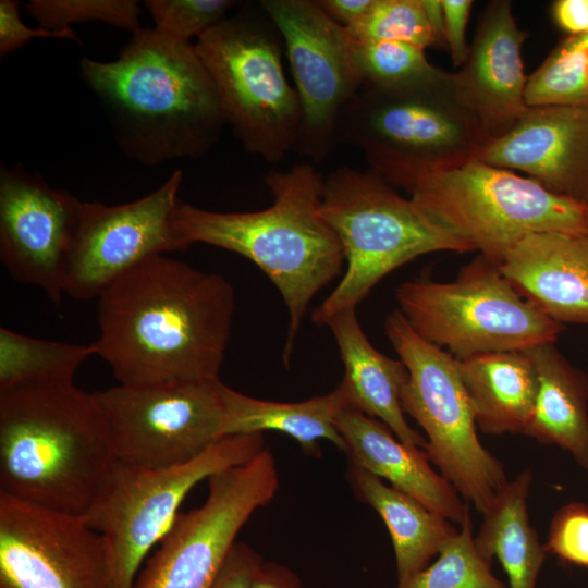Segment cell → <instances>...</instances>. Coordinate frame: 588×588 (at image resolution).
Returning <instances> with one entry per match:
<instances>
[{"instance_id": "cell-1", "label": "cell", "mask_w": 588, "mask_h": 588, "mask_svg": "<svg viewBox=\"0 0 588 588\" xmlns=\"http://www.w3.org/2000/svg\"><path fill=\"white\" fill-rule=\"evenodd\" d=\"M235 311L221 274L154 255L97 298L95 355L121 384L219 379Z\"/></svg>"}, {"instance_id": "cell-2", "label": "cell", "mask_w": 588, "mask_h": 588, "mask_svg": "<svg viewBox=\"0 0 588 588\" xmlns=\"http://www.w3.org/2000/svg\"><path fill=\"white\" fill-rule=\"evenodd\" d=\"M79 74L120 149L140 164L203 157L226 125L195 44L155 27L132 34L113 61L82 58Z\"/></svg>"}, {"instance_id": "cell-3", "label": "cell", "mask_w": 588, "mask_h": 588, "mask_svg": "<svg viewBox=\"0 0 588 588\" xmlns=\"http://www.w3.org/2000/svg\"><path fill=\"white\" fill-rule=\"evenodd\" d=\"M272 204L258 211L218 212L180 203L174 225L191 246L204 243L236 253L271 280L289 311L283 352L287 365L314 296L341 274V243L321 213L324 179L310 162L264 177Z\"/></svg>"}, {"instance_id": "cell-4", "label": "cell", "mask_w": 588, "mask_h": 588, "mask_svg": "<svg viewBox=\"0 0 588 588\" xmlns=\"http://www.w3.org/2000/svg\"><path fill=\"white\" fill-rule=\"evenodd\" d=\"M114 462L93 393L74 382L0 391V493L84 516Z\"/></svg>"}, {"instance_id": "cell-5", "label": "cell", "mask_w": 588, "mask_h": 588, "mask_svg": "<svg viewBox=\"0 0 588 588\" xmlns=\"http://www.w3.org/2000/svg\"><path fill=\"white\" fill-rule=\"evenodd\" d=\"M336 138L360 149L392 186L476 159L489 140L446 71L403 86L363 85L341 114Z\"/></svg>"}, {"instance_id": "cell-6", "label": "cell", "mask_w": 588, "mask_h": 588, "mask_svg": "<svg viewBox=\"0 0 588 588\" xmlns=\"http://www.w3.org/2000/svg\"><path fill=\"white\" fill-rule=\"evenodd\" d=\"M321 213L341 243L346 270L313 311L317 326H326L343 310L356 309L379 281L421 255L473 252L371 168L334 169L323 182Z\"/></svg>"}, {"instance_id": "cell-7", "label": "cell", "mask_w": 588, "mask_h": 588, "mask_svg": "<svg viewBox=\"0 0 588 588\" xmlns=\"http://www.w3.org/2000/svg\"><path fill=\"white\" fill-rule=\"evenodd\" d=\"M399 187L437 225L497 265L528 234L588 230L587 204L478 159L416 173Z\"/></svg>"}, {"instance_id": "cell-8", "label": "cell", "mask_w": 588, "mask_h": 588, "mask_svg": "<svg viewBox=\"0 0 588 588\" xmlns=\"http://www.w3.org/2000/svg\"><path fill=\"white\" fill-rule=\"evenodd\" d=\"M195 48L244 150L269 163L294 152L301 102L284 73L282 38L266 13L236 11L197 38Z\"/></svg>"}, {"instance_id": "cell-9", "label": "cell", "mask_w": 588, "mask_h": 588, "mask_svg": "<svg viewBox=\"0 0 588 588\" xmlns=\"http://www.w3.org/2000/svg\"><path fill=\"white\" fill-rule=\"evenodd\" d=\"M395 297L413 330L458 360L555 342L565 328L526 301L499 265L480 254L453 281H406Z\"/></svg>"}, {"instance_id": "cell-10", "label": "cell", "mask_w": 588, "mask_h": 588, "mask_svg": "<svg viewBox=\"0 0 588 588\" xmlns=\"http://www.w3.org/2000/svg\"><path fill=\"white\" fill-rule=\"evenodd\" d=\"M384 329L408 371L401 404L424 429L425 452L460 495L482 514L509 480L502 463L478 439L457 359L419 336L400 309L388 315Z\"/></svg>"}, {"instance_id": "cell-11", "label": "cell", "mask_w": 588, "mask_h": 588, "mask_svg": "<svg viewBox=\"0 0 588 588\" xmlns=\"http://www.w3.org/2000/svg\"><path fill=\"white\" fill-rule=\"evenodd\" d=\"M266 449L262 433L220 439L194 460L167 468L114 462L83 516L106 541L115 588H132L152 548L173 527L188 492L201 480L248 463Z\"/></svg>"}, {"instance_id": "cell-12", "label": "cell", "mask_w": 588, "mask_h": 588, "mask_svg": "<svg viewBox=\"0 0 588 588\" xmlns=\"http://www.w3.org/2000/svg\"><path fill=\"white\" fill-rule=\"evenodd\" d=\"M219 380L119 383L94 392L113 458L167 468L194 460L224 438Z\"/></svg>"}, {"instance_id": "cell-13", "label": "cell", "mask_w": 588, "mask_h": 588, "mask_svg": "<svg viewBox=\"0 0 588 588\" xmlns=\"http://www.w3.org/2000/svg\"><path fill=\"white\" fill-rule=\"evenodd\" d=\"M208 487L199 507L179 514L132 588H208L242 527L275 497L274 456L266 448L248 463L209 477Z\"/></svg>"}, {"instance_id": "cell-14", "label": "cell", "mask_w": 588, "mask_h": 588, "mask_svg": "<svg viewBox=\"0 0 588 588\" xmlns=\"http://www.w3.org/2000/svg\"><path fill=\"white\" fill-rule=\"evenodd\" d=\"M258 4L282 38L301 102L294 152L322 162L338 144L344 108L364 84L354 39L317 0H261Z\"/></svg>"}, {"instance_id": "cell-15", "label": "cell", "mask_w": 588, "mask_h": 588, "mask_svg": "<svg viewBox=\"0 0 588 588\" xmlns=\"http://www.w3.org/2000/svg\"><path fill=\"white\" fill-rule=\"evenodd\" d=\"M183 180L175 170L157 189L130 203L83 201L66 258L63 293L98 298L121 274L147 257L189 247L174 225Z\"/></svg>"}, {"instance_id": "cell-16", "label": "cell", "mask_w": 588, "mask_h": 588, "mask_svg": "<svg viewBox=\"0 0 588 588\" xmlns=\"http://www.w3.org/2000/svg\"><path fill=\"white\" fill-rule=\"evenodd\" d=\"M0 588H115L106 541L83 516L0 493Z\"/></svg>"}, {"instance_id": "cell-17", "label": "cell", "mask_w": 588, "mask_h": 588, "mask_svg": "<svg viewBox=\"0 0 588 588\" xmlns=\"http://www.w3.org/2000/svg\"><path fill=\"white\" fill-rule=\"evenodd\" d=\"M82 203L20 162L1 164L0 260L15 281L41 289L56 304L64 294V268Z\"/></svg>"}, {"instance_id": "cell-18", "label": "cell", "mask_w": 588, "mask_h": 588, "mask_svg": "<svg viewBox=\"0 0 588 588\" xmlns=\"http://www.w3.org/2000/svg\"><path fill=\"white\" fill-rule=\"evenodd\" d=\"M476 159L524 172L549 192L588 205V103L527 107Z\"/></svg>"}, {"instance_id": "cell-19", "label": "cell", "mask_w": 588, "mask_h": 588, "mask_svg": "<svg viewBox=\"0 0 588 588\" xmlns=\"http://www.w3.org/2000/svg\"><path fill=\"white\" fill-rule=\"evenodd\" d=\"M522 30L509 0L491 1L482 11L466 61L452 73L462 103L489 139L507 132L527 109Z\"/></svg>"}, {"instance_id": "cell-20", "label": "cell", "mask_w": 588, "mask_h": 588, "mask_svg": "<svg viewBox=\"0 0 588 588\" xmlns=\"http://www.w3.org/2000/svg\"><path fill=\"white\" fill-rule=\"evenodd\" d=\"M499 268L547 317L562 324H588V230L528 234Z\"/></svg>"}, {"instance_id": "cell-21", "label": "cell", "mask_w": 588, "mask_h": 588, "mask_svg": "<svg viewBox=\"0 0 588 588\" xmlns=\"http://www.w3.org/2000/svg\"><path fill=\"white\" fill-rule=\"evenodd\" d=\"M335 425L352 464L388 480L451 523L461 525L469 514L455 488L431 467L425 450L405 445L380 420L352 407L340 412Z\"/></svg>"}, {"instance_id": "cell-22", "label": "cell", "mask_w": 588, "mask_h": 588, "mask_svg": "<svg viewBox=\"0 0 588 588\" xmlns=\"http://www.w3.org/2000/svg\"><path fill=\"white\" fill-rule=\"evenodd\" d=\"M326 326L344 365L339 385L350 407L380 420L405 445L425 449L426 439L408 425L401 404V392L408 379L404 363L372 346L354 308L334 315Z\"/></svg>"}, {"instance_id": "cell-23", "label": "cell", "mask_w": 588, "mask_h": 588, "mask_svg": "<svg viewBox=\"0 0 588 588\" xmlns=\"http://www.w3.org/2000/svg\"><path fill=\"white\" fill-rule=\"evenodd\" d=\"M554 343L525 351L536 368L538 388L524 434L568 452L588 470V377Z\"/></svg>"}, {"instance_id": "cell-24", "label": "cell", "mask_w": 588, "mask_h": 588, "mask_svg": "<svg viewBox=\"0 0 588 588\" xmlns=\"http://www.w3.org/2000/svg\"><path fill=\"white\" fill-rule=\"evenodd\" d=\"M475 422L483 433L525 432L535 406L538 380L525 351H502L457 359Z\"/></svg>"}, {"instance_id": "cell-25", "label": "cell", "mask_w": 588, "mask_h": 588, "mask_svg": "<svg viewBox=\"0 0 588 588\" xmlns=\"http://www.w3.org/2000/svg\"><path fill=\"white\" fill-rule=\"evenodd\" d=\"M223 402V437L262 433L275 430L295 439L310 454L319 440H329L346 453V443L335 421L340 412L350 407L340 385L329 394L302 402L282 403L255 399L218 382Z\"/></svg>"}, {"instance_id": "cell-26", "label": "cell", "mask_w": 588, "mask_h": 588, "mask_svg": "<svg viewBox=\"0 0 588 588\" xmlns=\"http://www.w3.org/2000/svg\"><path fill=\"white\" fill-rule=\"evenodd\" d=\"M350 479L356 493L379 514L389 530L397 585L427 567L457 531L442 515L354 464Z\"/></svg>"}, {"instance_id": "cell-27", "label": "cell", "mask_w": 588, "mask_h": 588, "mask_svg": "<svg viewBox=\"0 0 588 588\" xmlns=\"http://www.w3.org/2000/svg\"><path fill=\"white\" fill-rule=\"evenodd\" d=\"M531 482L530 469L507 481L482 513V524L474 538L482 558L499 561L507 576L509 588H535L548 555L528 517Z\"/></svg>"}, {"instance_id": "cell-28", "label": "cell", "mask_w": 588, "mask_h": 588, "mask_svg": "<svg viewBox=\"0 0 588 588\" xmlns=\"http://www.w3.org/2000/svg\"><path fill=\"white\" fill-rule=\"evenodd\" d=\"M93 355V343L37 339L1 327L0 391L73 383L78 367Z\"/></svg>"}, {"instance_id": "cell-29", "label": "cell", "mask_w": 588, "mask_h": 588, "mask_svg": "<svg viewBox=\"0 0 588 588\" xmlns=\"http://www.w3.org/2000/svg\"><path fill=\"white\" fill-rule=\"evenodd\" d=\"M525 101L534 106L588 103V34L566 37L528 76Z\"/></svg>"}, {"instance_id": "cell-30", "label": "cell", "mask_w": 588, "mask_h": 588, "mask_svg": "<svg viewBox=\"0 0 588 588\" xmlns=\"http://www.w3.org/2000/svg\"><path fill=\"white\" fill-rule=\"evenodd\" d=\"M478 552L468 514L461 529L440 549L437 560L396 588H507Z\"/></svg>"}, {"instance_id": "cell-31", "label": "cell", "mask_w": 588, "mask_h": 588, "mask_svg": "<svg viewBox=\"0 0 588 588\" xmlns=\"http://www.w3.org/2000/svg\"><path fill=\"white\" fill-rule=\"evenodd\" d=\"M354 54L363 85L403 86L444 72L429 62L424 48L407 42L354 39Z\"/></svg>"}, {"instance_id": "cell-32", "label": "cell", "mask_w": 588, "mask_h": 588, "mask_svg": "<svg viewBox=\"0 0 588 588\" xmlns=\"http://www.w3.org/2000/svg\"><path fill=\"white\" fill-rule=\"evenodd\" d=\"M347 30L362 41H401L425 50L439 46L421 0H375L362 20Z\"/></svg>"}, {"instance_id": "cell-33", "label": "cell", "mask_w": 588, "mask_h": 588, "mask_svg": "<svg viewBox=\"0 0 588 588\" xmlns=\"http://www.w3.org/2000/svg\"><path fill=\"white\" fill-rule=\"evenodd\" d=\"M26 13L50 30L72 28V23L99 21L134 34L139 26L140 5L134 0H30Z\"/></svg>"}, {"instance_id": "cell-34", "label": "cell", "mask_w": 588, "mask_h": 588, "mask_svg": "<svg viewBox=\"0 0 588 588\" xmlns=\"http://www.w3.org/2000/svg\"><path fill=\"white\" fill-rule=\"evenodd\" d=\"M233 0H146L155 28L179 40L199 38L229 16Z\"/></svg>"}, {"instance_id": "cell-35", "label": "cell", "mask_w": 588, "mask_h": 588, "mask_svg": "<svg viewBox=\"0 0 588 588\" xmlns=\"http://www.w3.org/2000/svg\"><path fill=\"white\" fill-rule=\"evenodd\" d=\"M543 546L564 564L588 567V505L572 502L560 507Z\"/></svg>"}, {"instance_id": "cell-36", "label": "cell", "mask_w": 588, "mask_h": 588, "mask_svg": "<svg viewBox=\"0 0 588 588\" xmlns=\"http://www.w3.org/2000/svg\"><path fill=\"white\" fill-rule=\"evenodd\" d=\"M21 3L16 0L0 1V56H8L28 44L33 38L68 39L82 44L73 28L50 30L28 27L20 16Z\"/></svg>"}, {"instance_id": "cell-37", "label": "cell", "mask_w": 588, "mask_h": 588, "mask_svg": "<svg viewBox=\"0 0 588 588\" xmlns=\"http://www.w3.org/2000/svg\"><path fill=\"white\" fill-rule=\"evenodd\" d=\"M262 563L252 547L235 542L208 588H253Z\"/></svg>"}, {"instance_id": "cell-38", "label": "cell", "mask_w": 588, "mask_h": 588, "mask_svg": "<svg viewBox=\"0 0 588 588\" xmlns=\"http://www.w3.org/2000/svg\"><path fill=\"white\" fill-rule=\"evenodd\" d=\"M473 3L471 0H442L445 46L453 64L460 68L466 61L469 49L465 34Z\"/></svg>"}, {"instance_id": "cell-39", "label": "cell", "mask_w": 588, "mask_h": 588, "mask_svg": "<svg viewBox=\"0 0 588 588\" xmlns=\"http://www.w3.org/2000/svg\"><path fill=\"white\" fill-rule=\"evenodd\" d=\"M551 14L556 26L568 37L588 34V0H556Z\"/></svg>"}, {"instance_id": "cell-40", "label": "cell", "mask_w": 588, "mask_h": 588, "mask_svg": "<svg viewBox=\"0 0 588 588\" xmlns=\"http://www.w3.org/2000/svg\"><path fill=\"white\" fill-rule=\"evenodd\" d=\"M375 0H317L324 13L348 29L368 12Z\"/></svg>"}, {"instance_id": "cell-41", "label": "cell", "mask_w": 588, "mask_h": 588, "mask_svg": "<svg viewBox=\"0 0 588 588\" xmlns=\"http://www.w3.org/2000/svg\"><path fill=\"white\" fill-rule=\"evenodd\" d=\"M253 588H304L298 575L277 562H264Z\"/></svg>"}, {"instance_id": "cell-42", "label": "cell", "mask_w": 588, "mask_h": 588, "mask_svg": "<svg viewBox=\"0 0 588 588\" xmlns=\"http://www.w3.org/2000/svg\"><path fill=\"white\" fill-rule=\"evenodd\" d=\"M429 24L440 47L445 46L444 12L442 0H421Z\"/></svg>"}, {"instance_id": "cell-43", "label": "cell", "mask_w": 588, "mask_h": 588, "mask_svg": "<svg viewBox=\"0 0 588 588\" xmlns=\"http://www.w3.org/2000/svg\"><path fill=\"white\" fill-rule=\"evenodd\" d=\"M588 471V470H587Z\"/></svg>"}]
</instances>
